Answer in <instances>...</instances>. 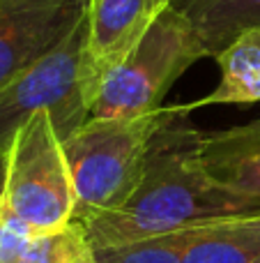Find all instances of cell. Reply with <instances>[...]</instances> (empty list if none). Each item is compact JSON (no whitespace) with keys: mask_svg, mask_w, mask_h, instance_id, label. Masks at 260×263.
<instances>
[{"mask_svg":"<svg viewBox=\"0 0 260 263\" xmlns=\"http://www.w3.org/2000/svg\"><path fill=\"white\" fill-rule=\"evenodd\" d=\"M5 180H7V155H0V208L5 199Z\"/></svg>","mask_w":260,"mask_h":263,"instance_id":"cell-14","label":"cell"},{"mask_svg":"<svg viewBox=\"0 0 260 263\" xmlns=\"http://www.w3.org/2000/svg\"><path fill=\"white\" fill-rule=\"evenodd\" d=\"M88 0H0V88L69 37Z\"/></svg>","mask_w":260,"mask_h":263,"instance_id":"cell-7","label":"cell"},{"mask_svg":"<svg viewBox=\"0 0 260 263\" xmlns=\"http://www.w3.org/2000/svg\"><path fill=\"white\" fill-rule=\"evenodd\" d=\"M97 263H184L178 233L97 250Z\"/></svg>","mask_w":260,"mask_h":263,"instance_id":"cell-13","label":"cell"},{"mask_svg":"<svg viewBox=\"0 0 260 263\" xmlns=\"http://www.w3.org/2000/svg\"><path fill=\"white\" fill-rule=\"evenodd\" d=\"M216 58L219 86L189 109L210 104H256L260 102V28L247 30L230 42Z\"/></svg>","mask_w":260,"mask_h":263,"instance_id":"cell-11","label":"cell"},{"mask_svg":"<svg viewBox=\"0 0 260 263\" xmlns=\"http://www.w3.org/2000/svg\"><path fill=\"white\" fill-rule=\"evenodd\" d=\"M201 162L216 185L260 199V118L240 127L203 134Z\"/></svg>","mask_w":260,"mask_h":263,"instance_id":"cell-8","label":"cell"},{"mask_svg":"<svg viewBox=\"0 0 260 263\" xmlns=\"http://www.w3.org/2000/svg\"><path fill=\"white\" fill-rule=\"evenodd\" d=\"M3 205L35 233L74 222V187L62 139L46 111L32 116L7 153Z\"/></svg>","mask_w":260,"mask_h":263,"instance_id":"cell-4","label":"cell"},{"mask_svg":"<svg viewBox=\"0 0 260 263\" xmlns=\"http://www.w3.org/2000/svg\"><path fill=\"white\" fill-rule=\"evenodd\" d=\"M159 111L143 118H88L62 139L74 187V222L88 224L113 213L136 192Z\"/></svg>","mask_w":260,"mask_h":263,"instance_id":"cell-2","label":"cell"},{"mask_svg":"<svg viewBox=\"0 0 260 263\" xmlns=\"http://www.w3.org/2000/svg\"><path fill=\"white\" fill-rule=\"evenodd\" d=\"M173 0H88L81 88L88 109L109 77Z\"/></svg>","mask_w":260,"mask_h":263,"instance_id":"cell-6","label":"cell"},{"mask_svg":"<svg viewBox=\"0 0 260 263\" xmlns=\"http://www.w3.org/2000/svg\"><path fill=\"white\" fill-rule=\"evenodd\" d=\"M205 58L187 18L170 5L138 46L111 69L90 104V118H143L161 109L166 92Z\"/></svg>","mask_w":260,"mask_h":263,"instance_id":"cell-3","label":"cell"},{"mask_svg":"<svg viewBox=\"0 0 260 263\" xmlns=\"http://www.w3.org/2000/svg\"><path fill=\"white\" fill-rule=\"evenodd\" d=\"M184 263H260V213L178 231Z\"/></svg>","mask_w":260,"mask_h":263,"instance_id":"cell-9","label":"cell"},{"mask_svg":"<svg viewBox=\"0 0 260 263\" xmlns=\"http://www.w3.org/2000/svg\"><path fill=\"white\" fill-rule=\"evenodd\" d=\"M9 263H97V247L83 224L72 222L58 231H32Z\"/></svg>","mask_w":260,"mask_h":263,"instance_id":"cell-12","label":"cell"},{"mask_svg":"<svg viewBox=\"0 0 260 263\" xmlns=\"http://www.w3.org/2000/svg\"><path fill=\"white\" fill-rule=\"evenodd\" d=\"M189 104L159 111L136 192L118 210L83 224L97 250L260 213V199L235 194L210 178L201 162L203 132L189 123Z\"/></svg>","mask_w":260,"mask_h":263,"instance_id":"cell-1","label":"cell"},{"mask_svg":"<svg viewBox=\"0 0 260 263\" xmlns=\"http://www.w3.org/2000/svg\"><path fill=\"white\" fill-rule=\"evenodd\" d=\"M83 44L85 21L0 88V155L9 153L18 129L41 111L51 116L60 139H67L90 118L81 88Z\"/></svg>","mask_w":260,"mask_h":263,"instance_id":"cell-5","label":"cell"},{"mask_svg":"<svg viewBox=\"0 0 260 263\" xmlns=\"http://www.w3.org/2000/svg\"><path fill=\"white\" fill-rule=\"evenodd\" d=\"M205 58L219 55L242 32L260 28V0H173Z\"/></svg>","mask_w":260,"mask_h":263,"instance_id":"cell-10","label":"cell"}]
</instances>
